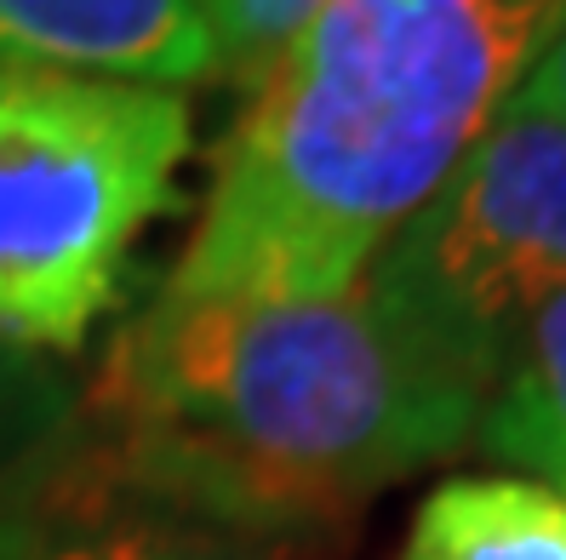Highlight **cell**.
I'll return each instance as SVG.
<instances>
[{
    "mask_svg": "<svg viewBox=\"0 0 566 560\" xmlns=\"http://www.w3.org/2000/svg\"><path fill=\"white\" fill-rule=\"evenodd\" d=\"M0 560H258L241 538L160 515L104 475L86 435L63 430L0 486Z\"/></svg>",
    "mask_w": 566,
    "mask_h": 560,
    "instance_id": "cell-5",
    "label": "cell"
},
{
    "mask_svg": "<svg viewBox=\"0 0 566 560\" xmlns=\"http://www.w3.org/2000/svg\"><path fill=\"white\" fill-rule=\"evenodd\" d=\"M366 281L492 394L526 315L566 286V126L510 97Z\"/></svg>",
    "mask_w": 566,
    "mask_h": 560,
    "instance_id": "cell-4",
    "label": "cell"
},
{
    "mask_svg": "<svg viewBox=\"0 0 566 560\" xmlns=\"http://www.w3.org/2000/svg\"><path fill=\"white\" fill-rule=\"evenodd\" d=\"M504 7H515V12H549V18H555L560 0H504Z\"/></svg>",
    "mask_w": 566,
    "mask_h": 560,
    "instance_id": "cell-12",
    "label": "cell"
},
{
    "mask_svg": "<svg viewBox=\"0 0 566 560\" xmlns=\"http://www.w3.org/2000/svg\"><path fill=\"white\" fill-rule=\"evenodd\" d=\"M212 46V75L229 86H258L275 57L315 23L326 0H195Z\"/></svg>",
    "mask_w": 566,
    "mask_h": 560,
    "instance_id": "cell-10",
    "label": "cell"
},
{
    "mask_svg": "<svg viewBox=\"0 0 566 560\" xmlns=\"http://www.w3.org/2000/svg\"><path fill=\"white\" fill-rule=\"evenodd\" d=\"M0 57L166 92L212 75L195 0H0Z\"/></svg>",
    "mask_w": 566,
    "mask_h": 560,
    "instance_id": "cell-6",
    "label": "cell"
},
{
    "mask_svg": "<svg viewBox=\"0 0 566 560\" xmlns=\"http://www.w3.org/2000/svg\"><path fill=\"white\" fill-rule=\"evenodd\" d=\"M184 149L178 92L0 57V332L81 349Z\"/></svg>",
    "mask_w": 566,
    "mask_h": 560,
    "instance_id": "cell-3",
    "label": "cell"
},
{
    "mask_svg": "<svg viewBox=\"0 0 566 560\" xmlns=\"http://www.w3.org/2000/svg\"><path fill=\"white\" fill-rule=\"evenodd\" d=\"M510 97H515L521 109L549 115V120L566 126V23L538 46V57L526 63V75H521V86H515Z\"/></svg>",
    "mask_w": 566,
    "mask_h": 560,
    "instance_id": "cell-11",
    "label": "cell"
},
{
    "mask_svg": "<svg viewBox=\"0 0 566 560\" xmlns=\"http://www.w3.org/2000/svg\"><path fill=\"white\" fill-rule=\"evenodd\" d=\"M70 418L75 383L57 372V360L0 332V486L35 464L70 430Z\"/></svg>",
    "mask_w": 566,
    "mask_h": 560,
    "instance_id": "cell-9",
    "label": "cell"
},
{
    "mask_svg": "<svg viewBox=\"0 0 566 560\" xmlns=\"http://www.w3.org/2000/svg\"><path fill=\"white\" fill-rule=\"evenodd\" d=\"M104 475L212 532H321L475 435L486 383L395 315L338 298H155L92 383Z\"/></svg>",
    "mask_w": 566,
    "mask_h": 560,
    "instance_id": "cell-1",
    "label": "cell"
},
{
    "mask_svg": "<svg viewBox=\"0 0 566 560\" xmlns=\"http://www.w3.org/2000/svg\"><path fill=\"white\" fill-rule=\"evenodd\" d=\"M401 560H566V498L526 475H458L418 504Z\"/></svg>",
    "mask_w": 566,
    "mask_h": 560,
    "instance_id": "cell-7",
    "label": "cell"
},
{
    "mask_svg": "<svg viewBox=\"0 0 566 560\" xmlns=\"http://www.w3.org/2000/svg\"><path fill=\"white\" fill-rule=\"evenodd\" d=\"M549 35L504 0H326L223 138L160 298H338L436 201Z\"/></svg>",
    "mask_w": 566,
    "mask_h": 560,
    "instance_id": "cell-2",
    "label": "cell"
},
{
    "mask_svg": "<svg viewBox=\"0 0 566 560\" xmlns=\"http://www.w3.org/2000/svg\"><path fill=\"white\" fill-rule=\"evenodd\" d=\"M475 435L497 464L532 469L526 480H544L566 498V286L515 332Z\"/></svg>",
    "mask_w": 566,
    "mask_h": 560,
    "instance_id": "cell-8",
    "label": "cell"
}]
</instances>
